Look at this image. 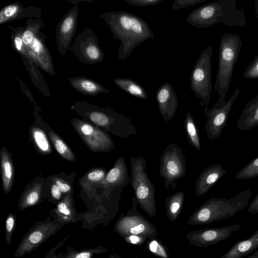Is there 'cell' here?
Wrapping results in <instances>:
<instances>
[{"mask_svg": "<svg viewBox=\"0 0 258 258\" xmlns=\"http://www.w3.org/2000/svg\"><path fill=\"white\" fill-rule=\"evenodd\" d=\"M138 202L132 199L131 207L125 213H122L117 219L114 230L122 238L131 235H138L148 239L158 235L156 227L137 210Z\"/></svg>", "mask_w": 258, "mask_h": 258, "instance_id": "cell-10", "label": "cell"}, {"mask_svg": "<svg viewBox=\"0 0 258 258\" xmlns=\"http://www.w3.org/2000/svg\"><path fill=\"white\" fill-rule=\"evenodd\" d=\"M70 236H67L62 239L58 243L53 246L49 250L44 258H51L52 256L56 253L58 249L63 245L66 241L69 238Z\"/></svg>", "mask_w": 258, "mask_h": 258, "instance_id": "cell-43", "label": "cell"}, {"mask_svg": "<svg viewBox=\"0 0 258 258\" xmlns=\"http://www.w3.org/2000/svg\"><path fill=\"white\" fill-rule=\"evenodd\" d=\"M108 258H122V257L120 256L118 254L116 253H112L110 254L109 255Z\"/></svg>", "mask_w": 258, "mask_h": 258, "instance_id": "cell-51", "label": "cell"}, {"mask_svg": "<svg viewBox=\"0 0 258 258\" xmlns=\"http://www.w3.org/2000/svg\"><path fill=\"white\" fill-rule=\"evenodd\" d=\"M254 8L255 14L256 15L257 17L258 18V0L255 1L254 4Z\"/></svg>", "mask_w": 258, "mask_h": 258, "instance_id": "cell-48", "label": "cell"}, {"mask_svg": "<svg viewBox=\"0 0 258 258\" xmlns=\"http://www.w3.org/2000/svg\"><path fill=\"white\" fill-rule=\"evenodd\" d=\"M236 125L241 131H248L258 125V95L246 104Z\"/></svg>", "mask_w": 258, "mask_h": 258, "instance_id": "cell-23", "label": "cell"}, {"mask_svg": "<svg viewBox=\"0 0 258 258\" xmlns=\"http://www.w3.org/2000/svg\"><path fill=\"white\" fill-rule=\"evenodd\" d=\"M113 83L127 94L143 100H147V92L138 83L131 79L117 78L113 81Z\"/></svg>", "mask_w": 258, "mask_h": 258, "instance_id": "cell-27", "label": "cell"}, {"mask_svg": "<svg viewBox=\"0 0 258 258\" xmlns=\"http://www.w3.org/2000/svg\"><path fill=\"white\" fill-rule=\"evenodd\" d=\"M242 46L239 35L225 33L221 37L218 55V66L214 90L219 97L214 104L222 106L225 102L226 94L229 89L233 74L234 66L237 62Z\"/></svg>", "mask_w": 258, "mask_h": 258, "instance_id": "cell-4", "label": "cell"}, {"mask_svg": "<svg viewBox=\"0 0 258 258\" xmlns=\"http://www.w3.org/2000/svg\"><path fill=\"white\" fill-rule=\"evenodd\" d=\"M41 9L36 7H25L16 2L4 6L0 11V25L20 19L32 17L41 19Z\"/></svg>", "mask_w": 258, "mask_h": 258, "instance_id": "cell-18", "label": "cell"}, {"mask_svg": "<svg viewBox=\"0 0 258 258\" xmlns=\"http://www.w3.org/2000/svg\"><path fill=\"white\" fill-rule=\"evenodd\" d=\"M69 50L74 53L79 62L85 64L101 62L104 57V53L98 44L97 36L89 27H85L78 34Z\"/></svg>", "mask_w": 258, "mask_h": 258, "instance_id": "cell-12", "label": "cell"}, {"mask_svg": "<svg viewBox=\"0 0 258 258\" xmlns=\"http://www.w3.org/2000/svg\"><path fill=\"white\" fill-rule=\"evenodd\" d=\"M247 212L251 214L258 213V193L250 203Z\"/></svg>", "mask_w": 258, "mask_h": 258, "instance_id": "cell-44", "label": "cell"}, {"mask_svg": "<svg viewBox=\"0 0 258 258\" xmlns=\"http://www.w3.org/2000/svg\"><path fill=\"white\" fill-rule=\"evenodd\" d=\"M53 222L61 229L69 223L78 222V214L73 205L72 200L66 197L61 201L51 212Z\"/></svg>", "mask_w": 258, "mask_h": 258, "instance_id": "cell-21", "label": "cell"}, {"mask_svg": "<svg viewBox=\"0 0 258 258\" xmlns=\"http://www.w3.org/2000/svg\"><path fill=\"white\" fill-rule=\"evenodd\" d=\"M184 127L187 140L190 145L200 151L201 143L196 122L189 112H186L184 120Z\"/></svg>", "mask_w": 258, "mask_h": 258, "instance_id": "cell-29", "label": "cell"}, {"mask_svg": "<svg viewBox=\"0 0 258 258\" xmlns=\"http://www.w3.org/2000/svg\"><path fill=\"white\" fill-rule=\"evenodd\" d=\"M79 8L72 7L62 17L55 28V40L59 54L63 56L70 48L76 35L78 25Z\"/></svg>", "mask_w": 258, "mask_h": 258, "instance_id": "cell-16", "label": "cell"}, {"mask_svg": "<svg viewBox=\"0 0 258 258\" xmlns=\"http://www.w3.org/2000/svg\"><path fill=\"white\" fill-rule=\"evenodd\" d=\"M146 247L154 255L159 258H169V252L167 246L155 237L148 239Z\"/></svg>", "mask_w": 258, "mask_h": 258, "instance_id": "cell-33", "label": "cell"}, {"mask_svg": "<svg viewBox=\"0 0 258 258\" xmlns=\"http://www.w3.org/2000/svg\"><path fill=\"white\" fill-rule=\"evenodd\" d=\"M184 200V194L182 191L176 192L166 198V215L170 222H174L178 218Z\"/></svg>", "mask_w": 258, "mask_h": 258, "instance_id": "cell-26", "label": "cell"}, {"mask_svg": "<svg viewBox=\"0 0 258 258\" xmlns=\"http://www.w3.org/2000/svg\"><path fill=\"white\" fill-rule=\"evenodd\" d=\"M31 132L33 140L38 149L45 154L50 153V146L44 132L38 127L33 128Z\"/></svg>", "mask_w": 258, "mask_h": 258, "instance_id": "cell-36", "label": "cell"}, {"mask_svg": "<svg viewBox=\"0 0 258 258\" xmlns=\"http://www.w3.org/2000/svg\"><path fill=\"white\" fill-rule=\"evenodd\" d=\"M109 26L113 38L120 41L117 57H128L136 47L154 38L149 25L139 16L123 11L106 12L100 15Z\"/></svg>", "mask_w": 258, "mask_h": 258, "instance_id": "cell-1", "label": "cell"}, {"mask_svg": "<svg viewBox=\"0 0 258 258\" xmlns=\"http://www.w3.org/2000/svg\"><path fill=\"white\" fill-rule=\"evenodd\" d=\"M1 166L3 189L9 193L12 187L14 177L13 166L9 153L4 149L1 152Z\"/></svg>", "mask_w": 258, "mask_h": 258, "instance_id": "cell-28", "label": "cell"}, {"mask_svg": "<svg viewBox=\"0 0 258 258\" xmlns=\"http://www.w3.org/2000/svg\"><path fill=\"white\" fill-rule=\"evenodd\" d=\"M70 85L80 93L91 96L100 93L109 94L110 91L97 82L84 76L70 77Z\"/></svg>", "mask_w": 258, "mask_h": 258, "instance_id": "cell-22", "label": "cell"}, {"mask_svg": "<svg viewBox=\"0 0 258 258\" xmlns=\"http://www.w3.org/2000/svg\"><path fill=\"white\" fill-rule=\"evenodd\" d=\"M130 179L125 161L123 157H119L103 179V184L105 187L113 190L119 187L125 186Z\"/></svg>", "mask_w": 258, "mask_h": 258, "instance_id": "cell-20", "label": "cell"}, {"mask_svg": "<svg viewBox=\"0 0 258 258\" xmlns=\"http://www.w3.org/2000/svg\"><path fill=\"white\" fill-rule=\"evenodd\" d=\"M124 1L131 6L146 7L156 5L163 0H124Z\"/></svg>", "mask_w": 258, "mask_h": 258, "instance_id": "cell-40", "label": "cell"}, {"mask_svg": "<svg viewBox=\"0 0 258 258\" xmlns=\"http://www.w3.org/2000/svg\"><path fill=\"white\" fill-rule=\"evenodd\" d=\"M239 93V90L236 88L230 99L222 106L214 104L212 107L208 108V105H205L204 114L207 116V120L205 128L210 140H215L221 135L226 125L232 106Z\"/></svg>", "mask_w": 258, "mask_h": 258, "instance_id": "cell-13", "label": "cell"}, {"mask_svg": "<svg viewBox=\"0 0 258 258\" xmlns=\"http://www.w3.org/2000/svg\"><path fill=\"white\" fill-rule=\"evenodd\" d=\"M108 251V249L101 245L80 250L69 246L66 248V253L63 254V258H93L95 254L105 253Z\"/></svg>", "mask_w": 258, "mask_h": 258, "instance_id": "cell-30", "label": "cell"}, {"mask_svg": "<svg viewBox=\"0 0 258 258\" xmlns=\"http://www.w3.org/2000/svg\"><path fill=\"white\" fill-rule=\"evenodd\" d=\"M212 46H208L196 60L190 76V88L202 105L209 104L212 90Z\"/></svg>", "mask_w": 258, "mask_h": 258, "instance_id": "cell-8", "label": "cell"}, {"mask_svg": "<svg viewBox=\"0 0 258 258\" xmlns=\"http://www.w3.org/2000/svg\"><path fill=\"white\" fill-rule=\"evenodd\" d=\"M44 26L41 19H28L24 27L22 40L27 58L45 73L54 76L55 73L52 58L45 44L46 37L40 31Z\"/></svg>", "mask_w": 258, "mask_h": 258, "instance_id": "cell-6", "label": "cell"}, {"mask_svg": "<svg viewBox=\"0 0 258 258\" xmlns=\"http://www.w3.org/2000/svg\"><path fill=\"white\" fill-rule=\"evenodd\" d=\"M158 109L162 118L168 121L174 116L178 101L172 85L166 82L161 85L156 92Z\"/></svg>", "mask_w": 258, "mask_h": 258, "instance_id": "cell-17", "label": "cell"}, {"mask_svg": "<svg viewBox=\"0 0 258 258\" xmlns=\"http://www.w3.org/2000/svg\"><path fill=\"white\" fill-rule=\"evenodd\" d=\"M258 248V229L249 238L237 241L220 258H243Z\"/></svg>", "mask_w": 258, "mask_h": 258, "instance_id": "cell-24", "label": "cell"}, {"mask_svg": "<svg viewBox=\"0 0 258 258\" xmlns=\"http://www.w3.org/2000/svg\"><path fill=\"white\" fill-rule=\"evenodd\" d=\"M252 194L251 189L248 188L230 199L211 198L195 210L187 223L188 225H205L228 219L248 205Z\"/></svg>", "mask_w": 258, "mask_h": 258, "instance_id": "cell-3", "label": "cell"}, {"mask_svg": "<svg viewBox=\"0 0 258 258\" xmlns=\"http://www.w3.org/2000/svg\"><path fill=\"white\" fill-rule=\"evenodd\" d=\"M199 258H201V257H199Z\"/></svg>", "mask_w": 258, "mask_h": 258, "instance_id": "cell-52", "label": "cell"}, {"mask_svg": "<svg viewBox=\"0 0 258 258\" xmlns=\"http://www.w3.org/2000/svg\"><path fill=\"white\" fill-rule=\"evenodd\" d=\"M16 224L15 216L10 213L7 216L5 223V238L8 244H11L12 241V236Z\"/></svg>", "mask_w": 258, "mask_h": 258, "instance_id": "cell-37", "label": "cell"}, {"mask_svg": "<svg viewBox=\"0 0 258 258\" xmlns=\"http://www.w3.org/2000/svg\"><path fill=\"white\" fill-rule=\"evenodd\" d=\"M122 238L127 243L137 245H142L148 239L146 237L138 235L125 236Z\"/></svg>", "mask_w": 258, "mask_h": 258, "instance_id": "cell-42", "label": "cell"}, {"mask_svg": "<svg viewBox=\"0 0 258 258\" xmlns=\"http://www.w3.org/2000/svg\"><path fill=\"white\" fill-rule=\"evenodd\" d=\"M207 0H175L173 2L171 8L179 10L203 3Z\"/></svg>", "mask_w": 258, "mask_h": 258, "instance_id": "cell-39", "label": "cell"}, {"mask_svg": "<svg viewBox=\"0 0 258 258\" xmlns=\"http://www.w3.org/2000/svg\"><path fill=\"white\" fill-rule=\"evenodd\" d=\"M61 191L56 184L52 185L51 193L52 198L55 200H59L61 197Z\"/></svg>", "mask_w": 258, "mask_h": 258, "instance_id": "cell-47", "label": "cell"}, {"mask_svg": "<svg viewBox=\"0 0 258 258\" xmlns=\"http://www.w3.org/2000/svg\"><path fill=\"white\" fill-rule=\"evenodd\" d=\"M186 20L197 28H206L216 23L231 28L247 24L243 9L237 7L235 0H219L205 4L192 11Z\"/></svg>", "mask_w": 258, "mask_h": 258, "instance_id": "cell-2", "label": "cell"}, {"mask_svg": "<svg viewBox=\"0 0 258 258\" xmlns=\"http://www.w3.org/2000/svg\"><path fill=\"white\" fill-rule=\"evenodd\" d=\"M247 258H258V249L254 252V253Z\"/></svg>", "mask_w": 258, "mask_h": 258, "instance_id": "cell-50", "label": "cell"}, {"mask_svg": "<svg viewBox=\"0 0 258 258\" xmlns=\"http://www.w3.org/2000/svg\"><path fill=\"white\" fill-rule=\"evenodd\" d=\"M258 176V157L245 165L235 175L237 179H250Z\"/></svg>", "mask_w": 258, "mask_h": 258, "instance_id": "cell-35", "label": "cell"}, {"mask_svg": "<svg viewBox=\"0 0 258 258\" xmlns=\"http://www.w3.org/2000/svg\"><path fill=\"white\" fill-rule=\"evenodd\" d=\"M21 57L34 86L43 96L49 97L51 96L50 90L38 66L31 60L23 56Z\"/></svg>", "mask_w": 258, "mask_h": 258, "instance_id": "cell-25", "label": "cell"}, {"mask_svg": "<svg viewBox=\"0 0 258 258\" xmlns=\"http://www.w3.org/2000/svg\"><path fill=\"white\" fill-rule=\"evenodd\" d=\"M72 108L95 124L118 137L128 138L138 133L131 118L115 112L110 107L100 108L86 101H76Z\"/></svg>", "mask_w": 258, "mask_h": 258, "instance_id": "cell-5", "label": "cell"}, {"mask_svg": "<svg viewBox=\"0 0 258 258\" xmlns=\"http://www.w3.org/2000/svg\"><path fill=\"white\" fill-rule=\"evenodd\" d=\"M40 187L36 186L29 190L19 202V208L23 210L37 204L40 198Z\"/></svg>", "mask_w": 258, "mask_h": 258, "instance_id": "cell-34", "label": "cell"}, {"mask_svg": "<svg viewBox=\"0 0 258 258\" xmlns=\"http://www.w3.org/2000/svg\"><path fill=\"white\" fill-rule=\"evenodd\" d=\"M147 163L145 158L130 156V182L138 205L150 217H155L157 208L155 186L146 171Z\"/></svg>", "mask_w": 258, "mask_h": 258, "instance_id": "cell-7", "label": "cell"}, {"mask_svg": "<svg viewBox=\"0 0 258 258\" xmlns=\"http://www.w3.org/2000/svg\"><path fill=\"white\" fill-rule=\"evenodd\" d=\"M55 184L59 187L61 192L67 193L69 192L71 189V187L69 184L60 179H56Z\"/></svg>", "mask_w": 258, "mask_h": 258, "instance_id": "cell-46", "label": "cell"}, {"mask_svg": "<svg viewBox=\"0 0 258 258\" xmlns=\"http://www.w3.org/2000/svg\"><path fill=\"white\" fill-rule=\"evenodd\" d=\"M245 79H258V55L247 66L243 74Z\"/></svg>", "mask_w": 258, "mask_h": 258, "instance_id": "cell-38", "label": "cell"}, {"mask_svg": "<svg viewBox=\"0 0 258 258\" xmlns=\"http://www.w3.org/2000/svg\"><path fill=\"white\" fill-rule=\"evenodd\" d=\"M51 258H63V254L61 252L55 253Z\"/></svg>", "mask_w": 258, "mask_h": 258, "instance_id": "cell-49", "label": "cell"}, {"mask_svg": "<svg viewBox=\"0 0 258 258\" xmlns=\"http://www.w3.org/2000/svg\"><path fill=\"white\" fill-rule=\"evenodd\" d=\"M8 27L11 30V38L12 47L21 57L23 56L27 58L26 51L22 40L24 27L18 26L14 27L8 26Z\"/></svg>", "mask_w": 258, "mask_h": 258, "instance_id": "cell-31", "label": "cell"}, {"mask_svg": "<svg viewBox=\"0 0 258 258\" xmlns=\"http://www.w3.org/2000/svg\"><path fill=\"white\" fill-rule=\"evenodd\" d=\"M107 175L106 171L99 168L90 172L87 175V179L91 181H98L103 180Z\"/></svg>", "mask_w": 258, "mask_h": 258, "instance_id": "cell-41", "label": "cell"}, {"mask_svg": "<svg viewBox=\"0 0 258 258\" xmlns=\"http://www.w3.org/2000/svg\"><path fill=\"white\" fill-rule=\"evenodd\" d=\"M17 79L19 80V82L20 84V88L22 91L26 94V95L29 98L30 101L35 104V105H37L36 103L35 102L34 98L31 93V92L29 91V90L27 88V87L26 86L25 84L23 83V82L20 80L19 78H17Z\"/></svg>", "mask_w": 258, "mask_h": 258, "instance_id": "cell-45", "label": "cell"}, {"mask_svg": "<svg viewBox=\"0 0 258 258\" xmlns=\"http://www.w3.org/2000/svg\"><path fill=\"white\" fill-rule=\"evenodd\" d=\"M49 137L58 154L64 159L69 161L75 162L76 157L66 144L53 132L49 133Z\"/></svg>", "mask_w": 258, "mask_h": 258, "instance_id": "cell-32", "label": "cell"}, {"mask_svg": "<svg viewBox=\"0 0 258 258\" xmlns=\"http://www.w3.org/2000/svg\"><path fill=\"white\" fill-rule=\"evenodd\" d=\"M72 122L80 137L92 150L109 152L115 148L114 142L104 131L79 119H74Z\"/></svg>", "mask_w": 258, "mask_h": 258, "instance_id": "cell-14", "label": "cell"}, {"mask_svg": "<svg viewBox=\"0 0 258 258\" xmlns=\"http://www.w3.org/2000/svg\"><path fill=\"white\" fill-rule=\"evenodd\" d=\"M60 229L50 217L36 222L23 236L13 257H20L32 252Z\"/></svg>", "mask_w": 258, "mask_h": 258, "instance_id": "cell-11", "label": "cell"}, {"mask_svg": "<svg viewBox=\"0 0 258 258\" xmlns=\"http://www.w3.org/2000/svg\"><path fill=\"white\" fill-rule=\"evenodd\" d=\"M221 164L207 167L199 175L195 182V194L198 197L207 193L226 173Z\"/></svg>", "mask_w": 258, "mask_h": 258, "instance_id": "cell-19", "label": "cell"}, {"mask_svg": "<svg viewBox=\"0 0 258 258\" xmlns=\"http://www.w3.org/2000/svg\"><path fill=\"white\" fill-rule=\"evenodd\" d=\"M239 224L207 228L191 231L186 235L189 243L197 247H207L230 238L241 228Z\"/></svg>", "mask_w": 258, "mask_h": 258, "instance_id": "cell-15", "label": "cell"}, {"mask_svg": "<svg viewBox=\"0 0 258 258\" xmlns=\"http://www.w3.org/2000/svg\"><path fill=\"white\" fill-rule=\"evenodd\" d=\"M186 172L185 157L181 148L175 143H170L160 158L159 173L164 180L165 188L175 189L177 181L184 177Z\"/></svg>", "mask_w": 258, "mask_h": 258, "instance_id": "cell-9", "label": "cell"}]
</instances>
